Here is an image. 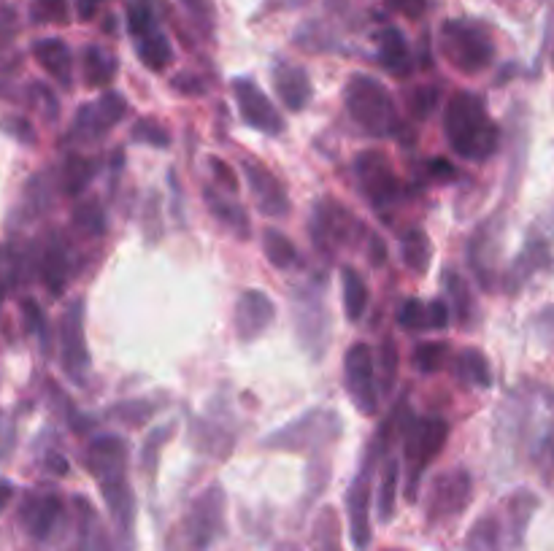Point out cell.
<instances>
[{
	"label": "cell",
	"mask_w": 554,
	"mask_h": 551,
	"mask_svg": "<svg viewBox=\"0 0 554 551\" xmlns=\"http://www.w3.org/2000/svg\"><path fill=\"white\" fill-rule=\"evenodd\" d=\"M430 176H433V179L449 181V179H455L457 171H455V165L449 163V160H444V157H436V160L430 163Z\"/></svg>",
	"instance_id": "obj_53"
},
{
	"label": "cell",
	"mask_w": 554,
	"mask_h": 551,
	"mask_svg": "<svg viewBox=\"0 0 554 551\" xmlns=\"http://www.w3.org/2000/svg\"><path fill=\"white\" fill-rule=\"evenodd\" d=\"M276 317V306L263 290H246L236 303L233 311V325L241 341H252L257 335H263L271 327Z\"/></svg>",
	"instance_id": "obj_14"
},
{
	"label": "cell",
	"mask_w": 554,
	"mask_h": 551,
	"mask_svg": "<svg viewBox=\"0 0 554 551\" xmlns=\"http://www.w3.org/2000/svg\"><path fill=\"white\" fill-rule=\"evenodd\" d=\"M536 325L541 327L544 338H554V308H544V311L538 314Z\"/></svg>",
	"instance_id": "obj_55"
},
{
	"label": "cell",
	"mask_w": 554,
	"mask_h": 551,
	"mask_svg": "<svg viewBox=\"0 0 554 551\" xmlns=\"http://www.w3.org/2000/svg\"><path fill=\"white\" fill-rule=\"evenodd\" d=\"M95 173H98V160H90L82 154H68V160L63 163V176H60L63 190L68 195H79L82 190H87Z\"/></svg>",
	"instance_id": "obj_26"
},
{
	"label": "cell",
	"mask_w": 554,
	"mask_h": 551,
	"mask_svg": "<svg viewBox=\"0 0 554 551\" xmlns=\"http://www.w3.org/2000/svg\"><path fill=\"white\" fill-rule=\"evenodd\" d=\"M82 68L87 84L103 87V84H109L117 76V57L106 52V49H100V46H87L82 55Z\"/></svg>",
	"instance_id": "obj_25"
},
{
	"label": "cell",
	"mask_w": 554,
	"mask_h": 551,
	"mask_svg": "<svg viewBox=\"0 0 554 551\" xmlns=\"http://www.w3.org/2000/svg\"><path fill=\"white\" fill-rule=\"evenodd\" d=\"M446 438H449V425H446L441 416H430L422 422H414L406 427V460H409V500L417 497L419 476L422 470L436 460L441 449H444Z\"/></svg>",
	"instance_id": "obj_6"
},
{
	"label": "cell",
	"mask_w": 554,
	"mask_h": 551,
	"mask_svg": "<svg viewBox=\"0 0 554 551\" xmlns=\"http://www.w3.org/2000/svg\"><path fill=\"white\" fill-rule=\"evenodd\" d=\"M403 262L409 265L414 273H425L430 265V241L422 230H411L403 238Z\"/></svg>",
	"instance_id": "obj_33"
},
{
	"label": "cell",
	"mask_w": 554,
	"mask_h": 551,
	"mask_svg": "<svg viewBox=\"0 0 554 551\" xmlns=\"http://www.w3.org/2000/svg\"><path fill=\"white\" fill-rule=\"evenodd\" d=\"M371 262L376 268L387 262V246H384V241L379 235H371Z\"/></svg>",
	"instance_id": "obj_54"
},
{
	"label": "cell",
	"mask_w": 554,
	"mask_h": 551,
	"mask_svg": "<svg viewBox=\"0 0 554 551\" xmlns=\"http://www.w3.org/2000/svg\"><path fill=\"white\" fill-rule=\"evenodd\" d=\"M173 90L182 92V95H200L203 92V84H200L198 76H187V73H179L173 79Z\"/></svg>",
	"instance_id": "obj_52"
},
{
	"label": "cell",
	"mask_w": 554,
	"mask_h": 551,
	"mask_svg": "<svg viewBox=\"0 0 554 551\" xmlns=\"http://www.w3.org/2000/svg\"><path fill=\"white\" fill-rule=\"evenodd\" d=\"M182 6L195 19V25L203 33H209L211 25H214V3L211 0H182Z\"/></svg>",
	"instance_id": "obj_43"
},
{
	"label": "cell",
	"mask_w": 554,
	"mask_h": 551,
	"mask_svg": "<svg viewBox=\"0 0 554 551\" xmlns=\"http://www.w3.org/2000/svg\"><path fill=\"white\" fill-rule=\"evenodd\" d=\"M279 3H284L287 9H295V6H303V3H309V0H279Z\"/></svg>",
	"instance_id": "obj_58"
},
{
	"label": "cell",
	"mask_w": 554,
	"mask_h": 551,
	"mask_svg": "<svg viewBox=\"0 0 554 551\" xmlns=\"http://www.w3.org/2000/svg\"><path fill=\"white\" fill-rule=\"evenodd\" d=\"M346 389L360 414L373 416L379 411V389L373 384V354L368 344H352L344 357Z\"/></svg>",
	"instance_id": "obj_8"
},
{
	"label": "cell",
	"mask_w": 554,
	"mask_h": 551,
	"mask_svg": "<svg viewBox=\"0 0 554 551\" xmlns=\"http://www.w3.org/2000/svg\"><path fill=\"white\" fill-rule=\"evenodd\" d=\"M46 465H49L52 473H57V476H65V473H68V460H65L63 454H49V457H46Z\"/></svg>",
	"instance_id": "obj_56"
},
{
	"label": "cell",
	"mask_w": 554,
	"mask_h": 551,
	"mask_svg": "<svg viewBox=\"0 0 554 551\" xmlns=\"http://www.w3.org/2000/svg\"><path fill=\"white\" fill-rule=\"evenodd\" d=\"M60 344H63V368L73 381L84 384L90 373V352L84 341V300H73L60 327Z\"/></svg>",
	"instance_id": "obj_10"
},
{
	"label": "cell",
	"mask_w": 554,
	"mask_h": 551,
	"mask_svg": "<svg viewBox=\"0 0 554 551\" xmlns=\"http://www.w3.org/2000/svg\"><path fill=\"white\" fill-rule=\"evenodd\" d=\"M233 95H236L238 111H241V117L246 119V125L255 127L260 133H268V136H279L284 133V119L282 114L276 111L268 95H265L255 82H249V79H238L233 84Z\"/></svg>",
	"instance_id": "obj_12"
},
{
	"label": "cell",
	"mask_w": 554,
	"mask_h": 551,
	"mask_svg": "<svg viewBox=\"0 0 554 551\" xmlns=\"http://www.w3.org/2000/svg\"><path fill=\"white\" fill-rule=\"evenodd\" d=\"M438 95H441L438 87H419V90L411 95V114L417 119L430 117V111L436 109Z\"/></svg>",
	"instance_id": "obj_45"
},
{
	"label": "cell",
	"mask_w": 554,
	"mask_h": 551,
	"mask_svg": "<svg viewBox=\"0 0 554 551\" xmlns=\"http://www.w3.org/2000/svg\"><path fill=\"white\" fill-rule=\"evenodd\" d=\"M136 49H138V57H141V63H144L149 71H163L173 57L171 41H168V36H165L160 28L149 30V33H144V36H138Z\"/></svg>",
	"instance_id": "obj_23"
},
{
	"label": "cell",
	"mask_w": 554,
	"mask_h": 551,
	"mask_svg": "<svg viewBox=\"0 0 554 551\" xmlns=\"http://www.w3.org/2000/svg\"><path fill=\"white\" fill-rule=\"evenodd\" d=\"M446 354H449V346L427 341V344H419L417 349H414V365H417V371L422 373H436L444 368Z\"/></svg>",
	"instance_id": "obj_35"
},
{
	"label": "cell",
	"mask_w": 554,
	"mask_h": 551,
	"mask_svg": "<svg viewBox=\"0 0 554 551\" xmlns=\"http://www.w3.org/2000/svg\"><path fill=\"white\" fill-rule=\"evenodd\" d=\"M60 511H63V503H60V497L55 495H44L30 500L28 508H25V524H28L30 535H33V538H46V535L52 533V527H55Z\"/></svg>",
	"instance_id": "obj_22"
},
{
	"label": "cell",
	"mask_w": 554,
	"mask_h": 551,
	"mask_svg": "<svg viewBox=\"0 0 554 551\" xmlns=\"http://www.w3.org/2000/svg\"><path fill=\"white\" fill-rule=\"evenodd\" d=\"M441 52L465 76L482 73L495 60V41L479 22L449 19L441 25Z\"/></svg>",
	"instance_id": "obj_4"
},
{
	"label": "cell",
	"mask_w": 554,
	"mask_h": 551,
	"mask_svg": "<svg viewBox=\"0 0 554 551\" xmlns=\"http://www.w3.org/2000/svg\"><path fill=\"white\" fill-rule=\"evenodd\" d=\"M0 303H3V284H0Z\"/></svg>",
	"instance_id": "obj_59"
},
{
	"label": "cell",
	"mask_w": 554,
	"mask_h": 551,
	"mask_svg": "<svg viewBox=\"0 0 554 551\" xmlns=\"http://www.w3.org/2000/svg\"><path fill=\"white\" fill-rule=\"evenodd\" d=\"M33 17L41 22H68V3L65 0H33Z\"/></svg>",
	"instance_id": "obj_41"
},
{
	"label": "cell",
	"mask_w": 554,
	"mask_h": 551,
	"mask_svg": "<svg viewBox=\"0 0 554 551\" xmlns=\"http://www.w3.org/2000/svg\"><path fill=\"white\" fill-rule=\"evenodd\" d=\"M544 265H549V249H546L544 241H530L525 252H522V257L517 260V265L511 268L509 290H519V284L533 271L544 268Z\"/></svg>",
	"instance_id": "obj_27"
},
{
	"label": "cell",
	"mask_w": 554,
	"mask_h": 551,
	"mask_svg": "<svg viewBox=\"0 0 554 551\" xmlns=\"http://www.w3.org/2000/svg\"><path fill=\"white\" fill-rule=\"evenodd\" d=\"M468 546L473 551H498V522L495 519H482V522L473 527Z\"/></svg>",
	"instance_id": "obj_39"
},
{
	"label": "cell",
	"mask_w": 554,
	"mask_h": 551,
	"mask_svg": "<svg viewBox=\"0 0 554 551\" xmlns=\"http://www.w3.org/2000/svg\"><path fill=\"white\" fill-rule=\"evenodd\" d=\"M128 28L133 38L144 36L149 30L160 28L157 25L155 9H152V0H130L128 3Z\"/></svg>",
	"instance_id": "obj_34"
},
{
	"label": "cell",
	"mask_w": 554,
	"mask_h": 551,
	"mask_svg": "<svg viewBox=\"0 0 554 551\" xmlns=\"http://www.w3.org/2000/svg\"><path fill=\"white\" fill-rule=\"evenodd\" d=\"M168 435H171V427H168V430H155V433L149 435V441L144 443V465L155 468L157 449H160V443H163Z\"/></svg>",
	"instance_id": "obj_49"
},
{
	"label": "cell",
	"mask_w": 554,
	"mask_h": 551,
	"mask_svg": "<svg viewBox=\"0 0 554 551\" xmlns=\"http://www.w3.org/2000/svg\"><path fill=\"white\" fill-rule=\"evenodd\" d=\"M355 219L344 206H338L333 200H322L314 208V219H311V233H314V244L322 252H333L336 246L346 244L355 230Z\"/></svg>",
	"instance_id": "obj_13"
},
{
	"label": "cell",
	"mask_w": 554,
	"mask_h": 551,
	"mask_svg": "<svg viewBox=\"0 0 554 551\" xmlns=\"http://www.w3.org/2000/svg\"><path fill=\"white\" fill-rule=\"evenodd\" d=\"M341 435V422L333 411H309L300 419L282 427L279 433L265 438L268 449H284V452H314L333 446Z\"/></svg>",
	"instance_id": "obj_5"
},
{
	"label": "cell",
	"mask_w": 554,
	"mask_h": 551,
	"mask_svg": "<svg viewBox=\"0 0 554 551\" xmlns=\"http://www.w3.org/2000/svg\"><path fill=\"white\" fill-rule=\"evenodd\" d=\"M3 130L9 133V136H14L17 141H22V144H36V127L30 125L28 119L22 117H6L3 119Z\"/></svg>",
	"instance_id": "obj_47"
},
{
	"label": "cell",
	"mask_w": 554,
	"mask_h": 551,
	"mask_svg": "<svg viewBox=\"0 0 554 551\" xmlns=\"http://www.w3.org/2000/svg\"><path fill=\"white\" fill-rule=\"evenodd\" d=\"M128 114V103L117 92H106L103 98L90 103V106H82L76 119H73L71 138L82 141V144H92V141H100L103 136H109L111 127L117 125L119 119Z\"/></svg>",
	"instance_id": "obj_9"
},
{
	"label": "cell",
	"mask_w": 554,
	"mask_h": 551,
	"mask_svg": "<svg viewBox=\"0 0 554 551\" xmlns=\"http://www.w3.org/2000/svg\"><path fill=\"white\" fill-rule=\"evenodd\" d=\"M222 522H225V495L222 489L211 487L206 489L203 495L195 500L190 514V541L198 546V549H206L211 543V538L222 530Z\"/></svg>",
	"instance_id": "obj_15"
},
{
	"label": "cell",
	"mask_w": 554,
	"mask_h": 551,
	"mask_svg": "<svg viewBox=\"0 0 554 551\" xmlns=\"http://www.w3.org/2000/svg\"><path fill=\"white\" fill-rule=\"evenodd\" d=\"M449 325V306L444 300H433L427 303V327L430 330H444Z\"/></svg>",
	"instance_id": "obj_48"
},
{
	"label": "cell",
	"mask_w": 554,
	"mask_h": 551,
	"mask_svg": "<svg viewBox=\"0 0 554 551\" xmlns=\"http://www.w3.org/2000/svg\"><path fill=\"white\" fill-rule=\"evenodd\" d=\"M495 252H498V230L492 225V219L487 225H482L473 235L471 246H468V260L479 273L484 287H490L492 265H495Z\"/></svg>",
	"instance_id": "obj_20"
},
{
	"label": "cell",
	"mask_w": 554,
	"mask_h": 551,
	"mask_svg": "<svg viewBox=\"0 0 554 551\" xmlns=\"http://www.w3.org/2000/svg\"><path fill=\"white\" fill-rule=\"evenodd\" d=\"M371 462L373 457H368V462L360 470V476H357L352 489H349V497H346L349 524H352V541H355L357 549H368V543H371V522H368V508H371Z\"/></svg>",
	"instance_id": "obj_17"
},
{
	"label": "cell",
	"mask_w": 554,
	"mask_h": 551,
	"mask_svg": "<svg viewBox=\"0 0 554 551\" xmlns=\"http://www.w3.org/2000/svg\"><path fill=\"white\" fill-rule=\"evenodd\" d=\"M90 468L98 479L106 503L119 519V524L130 527L133 519V495L128 487V443L119 435L95 438L90 446Z\"/></svg>",
	"instance_id": "obj_2"
},
{
	"label": "cell",
	"mask_w": 554,
	"mask_h": 551,
	"mask_svg": "<svg viewBox=\"0 0 554 551\" xmlns=\"http://www.w3.org/2000/svg\"><path fill=\"white\" fill-rule=\"evenodd\" d=\"M11 497H14V487L6 479H0V511L9 506Z\"/></svg>",
	"instance_id": "obj_57"
},
{
	"label": "cell",
	"mask_w": 554,
	"mask_h": 551,
	"mask_svg": "<svg viewBox=\"0 0 554 551\" xmlns=\"http://www.w3.org/2000/svg\"><path fill=\"white\" fill-rule=\"evenodd\" d=\"M355 171L360 184H363L365 198L371 200L376 208L392 206L400 198V181L384 152L368 149V152L357 154Z\"/></svg>",
	"instance_id": "obj_7"
},
{
	"label": "cell",
	"mask_w": 554,
	"mask_h": 551,
	"mask_svg": "<svg viewBox=\"0 0 554 551\" xmlns=\"http://www.w3.org/2000/svg\"><path fill=\"white\" fill-rule=\"evenodd\" d=\"M376 44H379V60L390 73L395 76H409L411 73V52L406 38L398 28H384L379 36H376Z\"/></svg>",
	"instance_id": "obj_21"
},
{
	"label": "cell",
	"mask_w": 554,
	"mask_h": 551,
	"mask_svg": "<svg viewBox=\"0 0 554 551\" xmlns=\"http://www.w3.org/2000/svg\"><path fill=\"white\" fill-rule=\"evenodd\" d=\"M273 87L276 95L290 111H303L311 100V82L309 73L300 65L276 63L273 65Z\"/></svg>",
	"instance_id": "obj_18"
},
{
	"label": "cell",
	"mask_w": 554,
	"mask_h": 551,
	"mask_svg": "<svg viewBox=\"0 0 554 551\" xmlns=\"http://www.w3.org/2000/svg\"><path fill=\"white\" fill-rule=\"evenodd\" d=\"M382 373H384V392L392 389L395 379H398V346L392 338H384L382 341Z\"/></svg>",
	"instance_id": "obj_44"
},
{
	"label": "cell",
	"mask_w": 554,
	"mask_h": 551,
	"mask_svg": "<svg viewBox=\"0 0 554 551\" xmlns=\"http://www.w3.org/2000/svg\"><path fill=\"white\" fill-rule=\"evenodd\" d=\"M460 379L465 384H473V387L487 389L492 384V371L490 362L479 349H465L460 354Z\"/></svg>",
	"instance_id": "obj_29"
},
{
	"label": "cell",
	"mask_w": 554,
	"mask_h": 551,
	"mask_svg": "<svg viewBox=\"0 0 554 551\" xmlns=\"http://www.w3.org/2000/svg\"><path fill=\"white\" fill-rule=\"evenodd\" d=\"M446 290H449V298H452V303H455L457 308V317L463 319V322H468V317H471V298H468V287H465V281L460 279V273L457 271H446Z\"/></svg>",
	"instance_id": "obj_37"
},
{
	"label": "cell",
	"mask_w": 554,
	"mask_h": 551,
	"mask_svg": "<svg viewBox=\"0 0 554 551\" xmlns=\"http://www.w3.org/2000/svg\"><path fill=\"white\" fill-rule=\"evenodd\" d=\"M244 173L249 179V187L255 192L257 206L268 217H284L290 211V198L284 192L282 181L276 179L265 165H260L257 160H244Z\"/></svg>",
	"instance_id": "obj_16"
},
{
	"label": "cell",
	"mask_w": 554,
	"mask_h": 551,
	"mask_svg": "<svg viewBox=\"0 0 554 551\" xmlns=\"http://www.w3.org/2000/svg\"><path fill=\"white\" fill-rule=\"evenodd\" d=\"M41 273H44V284L49 287V292L65 290V281H68V254L60 244H52L46 249L44 262H41Z\"/></svg>",
	"instance_id": "obj_28"
},
{
	"label": "cell",
	"mask_w": 554,
	"mask_h": 551,
	"mask_svg": "<svg viewBox=\"0 0 554 551\" xmlns=\"http://www.w3.org/2000/svg\"><path fill=\"white\" fill-rule=\"evenodd\" d=\"M444 133L460 157L484 163L500 146V127L492 122L482 95L455 92L444 111Z\"/></svg>",
	"instance_id": "obj_1"
},
{
	"label": "cell",
	"mask_w": 554,
	"mask_h": 551,
	"mask_svg": "<svg viewBox=\"0 0 554 551\" xmlns=\"http://www.w3.org/2000/svg\"><path fill=\"white\" fill-rule=\"evenodd\" d=\"M341 290H344V311L349 322L363 319L365 308H368V284L355 268L346 265L341 271Z\"/></svg>",
	"instance_id": "obj_24"
},
{
	"label": "cell",
	"mask_w": 554,
	"mask_h": 551,
	"mask_svg": "<svg viewBox=\"0 0 554 551\" xmlns=\"http://www.w3.org/2000/svg\"><path fill=\"white\" fill-rule=\"evenodd\" d=\"M398 325L411 330V333H419L427 327V306L419 303V300H403L398 306Z\"/></svg>",
	"instance_id": "obj_38"
},
{
	"label": "cell",
	"mask_w": 554,
	"mask_h": 551,
	"mask_svg": "<svg viewBox=\"0 0 554 551\" xmlns=\"http://www.w3.org/2000/svg\"><path fill=\"white\" fill-rule=\"evenodd\" d=\"M390 9L400 11V14H406L411 19H419L425 14V0H384Z\"/></svg>",
	"instance_id": "obj_50"
},
{
	"label": "cell",
	"mask_w": 554,
	"mask_h": 551,
	"mask_svg": "<svg viewBox=\"0 0 554 551\" xmlns=\"http://www.w3.org/2000/svg\"><path fill=\"white\" fill-rule=\"evenodd\" d=\"M133 141H141V144L155 146V149H165L171 144V136L163 125H157L155 119H138L133 125Z\"/></svg>",
	"instance_id": "obj_36"
},
{
	"label": "cell",
	"mask_w": 554,
	"mask_h": 551,
	"mask_svg": "<svg viewBox=\"0 0 554 551\" xmlns=\"http://www.w3.org/2000/svg\"><path fill=\"white\" fill-rule=\"evenodd\" d=\"M203 198H206L209 208L214 211V217H217L219 222H225L228 227H233V230L238 233V238H246V235H249V219H246V214L241 211V208L228 203V200L219 198L217 192L211 190V187L203 192Z\"/></svg>",
	"instance_id": "obj_30"
},
{
	"label": "cell",
	"mask_w": 554,
	"mask_h": 551,
	"mask_svg": "<svg viewBox=\"0 0 554 551\" xmlns=\"http://www.w3.org/2000/svg\"><path fill=\"white\" fill-rule=\"evenodd\" d=\"M398 479H400V465L398 460L387 462V468H384L382 484H379V519L382 522H390L392 514H395V495H398Z\"/></svg>",
	"instance_id": "obj_32"
},
{
	"label": "cell",
	"mask_w": 554,
	"mask_h": 551,
	"mask_svg": "<svg viewBox=\"0 0 554 551\" xmlns=\"http://www.w3.org/2000/svg\"><path fill=\"white\" fill-rule=\"evenodd\" d=\"M346 111L355 119V125L373 138L392 136L400 127L398 106L390 90L373 76H352L344 90Z\"/></svg>",
	"instance_id": "obj_3"
},
{
	"label": "cell",
	"mask_w": 554,
	"mask_h": 551,
	"mask_svg": "<svg viewBox=\"0 0 554 551\" xmlns=\"http://www.w3.org/2000/svg\"><path fill=\"white\" fill-rule=\"evenodd\" d=\"M263 249L273 268H290L295 257H298L295 254V244H292L287 235L279 233V230H265Z\"/></svg>",
	"instance_id": "obj_31"
},
{
	"label": "cell",
	"mask_w": 554,
	"mask_h": 551,
	"mask_svg": "<svg viewBox=\"0 0 554 551\" xmlns=\"http://www.w3.org/2000/svg\"><path fill=\"white\" fill-rule=\"evenodd\" d=\"M536 506L538 500L527 489H522V492L511 497V514H514V535H517V541L522 538V530H525L527 519H530V511Z\"/></svg>",
	"instance_id": "obj_40"
},
{
	"label": "cell",
	"mask_w": 554,
	"mask_h": 551,
	"mask_svg": "<svg viewBox=\"0 0 554 551\" xmlns=\"http://www.w3.org/2000/svg\"><path fill=\"white\" fill-rule=\"evenodd\" d=\"M209 168H211V176H214V181H217L219 187L225 192H236L238 190V179H236V171L230 168L222 157H209Z\"/></svg>",
	"instance_id": "obj_46"
},
{
	"label": "cell",
	"mask_w": 554,
	"mask_h": 551,
	"mask_svg": "<svg viewBox=\"0 0 554 551\" xmlns=\"http://www.w3.org/2000/svg\"><path fill=\"white\" fill-rule=\"evenodd\" d=\"M471 500V476L468 470L457 468L441 473L430 487V503H427V519L441 522L449 516L463 514V508Z\"/></svg>",
	"instance_id": "obj_11"
},
{
	"label": "cell",
	"mask_w": 554,
	"mask_h": 551,
	"mask_svg": "<svg viewBox=\"0 0 554 551\" xmlns=\"http://www.w3.org/2000/svg\"><path fill=\"white\" fill-rule=\"evenodd\" d=\"M33 55L41 63L52 79L63 84V87H71L73 84V55L65 41L60 38H41L33 44Z\"/></svg>",
	"instance_id": "obj_19"
},
{
	"label": "cell",
	"mask_w": 554,
	"mask_h": 551,
	"mask_svg": "<svg viewBox=\"0 0 554 551\" xmlns=\"http://www.w3.org/2000/svg\"><path fill=\"white\" fill-rule=\"evenodd\" d=\"M25 317H28V325L30 330H36L41 338H46V327H44V311L33 303V300H25Z\"/></svg>",
	"instance_id": "obj_51"
},
{
	"label": "cell",
	"mask_w": 554,
	"mask_h": 551,
	"mask_svg": "<svg viewBox=\"0 0 554 551\" xmlns=\"http://www.w3.org/2000/svg\"><path fill=\"white\" fill-rule=\"evenodd\" d=\"M76 225H82L84 230H90V233H103V227H106V219H103V211H100L98 200H90V203H84V206L76 208Z\"/></svg>",
	"instance_id": "obj_42"
}]
</instances>
